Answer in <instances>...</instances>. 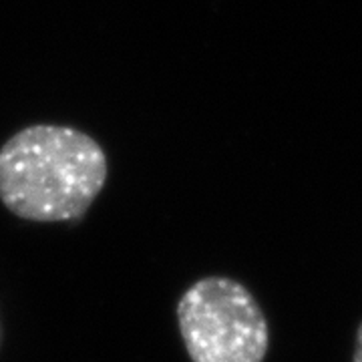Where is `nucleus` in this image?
Returning a JSON list of instances; mask_svg holds the SVG:
<instances>
[{"label": "nucleus", "mask_w": 362, "mask_h": 362, "mask_svg": "<svg viewBox=\"0 0 362 362\" xmlns=\"http://www.w3.org/2000/svg\"><path fill=\"white\" fill-rule=\"evenodd\" d=\"M177 326L192 362H264L270 330L258 300L228 276H206L177 302Z\"/></svg>", "instance_id": "nucleus-2"}, {"label": "nucleus", "mask_w": 362, "mask_h": 362, "mask_svg": "<svg viewBox=\"0 0 362 362\" xmlns=\"http://www.w3.org/2000/svg\"><path fill=\"white\" fill-rule=\"evenodd\" d=\"M352 362H362V322L358 324V330H356V344H354Z\"/></svg>", "instance_id": "nucleus-3"}, {"label": "nucleus", "mask_w": 362, "mask_h": 362, "mask_svg": "<svg viewBox=\"0 0 362 362\" xmlns=\"http://www.w3.org/2000/svg\"><path fill=\"white\" fill-rule=\"evenodd\" d=\"M0 337H2V332H0Z\"/></svg>", "instance_id": "nucleus-4"}, {"label": "nucleus", "mask_w": 362, "mask_h": 362, "mask_svg": "<svg viewBox=\"0 0 362 362\" xmlns=\"http://www.w3.org/2000/svg\"><path fill=\"white\" fill-rule=\"evenodd\" d=\"M107 177L103 145L77 127L28 125L0 147V202L21 220H81Z\"/></svg>", "instance_id": "nucleus-1"}]
</instances>
